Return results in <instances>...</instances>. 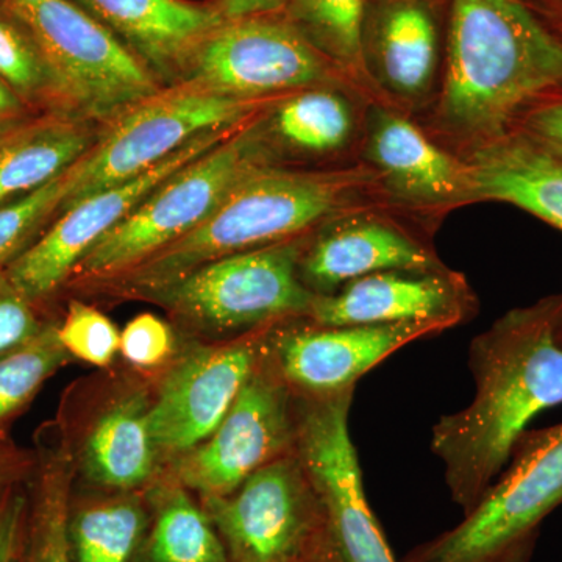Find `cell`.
Here are the masks:
<instances>
[{
    "label": "cell",
    "instance_id": "21",
    "mask_svg": "<svg viewBox=\"0 0 562 562\" xmlns=\"http://www.w3.org/2000/svg\"><path fill=\"white\" fill-rule=\"evenodd\" d=\"M368 77L392 98L420 102L435 90L438 33L427 7L397 0L376 18L364 54Z\"/></svg>",
    "mask_w": 562,
    "mask_h": 562
},
{
    "label": "cell",
    "instance_id": "36",
    "mask_svg": "<svg viewBox=\"0 0 562 562\" xmlns=\"http://www.w3.org/2000/svg\"><path fill=\"white\" fill-rule=\"evenodd\" d=\"M528 138L562 161V101L547 103L528 114Z\"/></svg>",
    "mask_w": 562,
    "mask_h": 562
},
{
    "label": "cell",
    "instance_id": "7",
    "mask_svg": "<svg viewBox=\"0 0 562 562\" xmlns=\"http://www.w3.org/2000/svg\"><path fill=\"white\" fill-rule=\"evenodd\" d=\"M310 236L206 262L146 301L206 335H247L306 317L316 295L303 284L299 261Z\"/></svg>",
    "mask_w": 562,
    "mask_h": 562
},
{
    "label": "cell",
    "instance_id": "33",
    "mask_svg": "<svg viewBox=\"0 0 562 562\" xmlns=\"http://www.w3.org/2000/svg\"><path fill=\"white\" fill-rule=\"evenodd\" d=\"M41 313L43 310L0 272V357L33 341L50 324Z\"/></svg>",
    "mask_w": 562,
    "mask_h": 562
},
{
    "label": "cell",
    "instance_id": "11",
    "mask_svg": "<svg viewBox=\"0 0 562 562\" xmlns=\"http://www.w3.org/2000/svg\"><path fill=\"white\" fill-rule=\"evenodd\" d=\"M299 395L265 350L235 403L205 441L176 458L180 486L225 497L277 458L295 452Z\"/></svg>",
    "mask_w": 562,
    "mask_h": 562
},
{
    "label": "cell",
    "instance_id": "8",
    "mask_svg": "<svg viewBox=\"0 0 562 562\" xmlns=\"http://www.w3.org/2000/svg\"><path fill=\"white\" fill-rule=\"evenodd\" d=\"M0 5L35 40L72 116L106 124L165 87L72 0H0Z\"/></svg>",
    "mask_w": 562,
    "mask_h": 562
},
{
    "label": "cell",
    "instance_id": "2",
    "mask_svg": "<svg viewBox=\"0 0 562 562\" xmlns=\"http://www.w3.org/2000/svg\"><path fill=\"white\" fill-rule=\"evenodd\" d=\"M562 85V43L520 0H453L435 125L472 151Z\"/></svg>",
    "mask_w": 562,
    "mask_h": 562
},
{
    "label": "cell",
    "instance_id": "1",
    "mask_svg": "<svg viewBox=\"0 0 562 562\" xmlns=\"http://www.w3.org/2000/svg\"><path fill=\"white\" fill-rule=\"evenodd\" d=\"M558 306L560 295H553L512 310L475 336L469 349L475 395L432 427V453L464 516L505 471L531 420L562 403Z\"/></svg>",
    "mask_w": 562,
    "mask_h": 562
},
{
    "label": "cell",
    "instance_id": "19",
    "mask_svg": "<svg viewBox=\"0 0 562 562\" xmlns=\"http://www.w3.org/2000/svg\"><path fill=\"white\" fill-rule=\"evenodd\" d=\"M132 50L162 85L183 80L194 50L225 21L220 2L72 0Z\"/></svg>",
    "mask_w": 562,
    "mask_h": 562
},
{
    "label": "cell",
    "instance_id": "25",
    "mask_svg": "<svg viewBox=\"0 0 562 562\" xmlns=\"http://www.w3.org/2000/svg\"><path fill=\"white\" fill-rule=\"evenodd\" d=\"M269 139L305 155L346 149L357 132V113L347 95L328 87L306 88L276 99L262 113Z\"/></svg>",
    "mask_w": 562,
    "mask_h": 562
},
{
    "label": "cell",
    "instance_id": "39",
    "mask_svg": "<svg viewBox=\"0 0 562 562\" xmlns=\"http://www.w3.org/2000/svg\"><path fill=\"white\" fill-rule=\"evenodd\" d=\"M225 20L276 14L286 10L290 0H217Z\"/></svg>",
    "mask_w": 562,
    "mask_h": 562
},
{
    "label": "cell",
    "instance_id": "41",
    "mask_svg": "<svg viewBox=\"0 0 562 562\" xmlns=\"http://www.w3.org/2000/svg\"><path fill=\"white\" fill-rule=\"evenodd\" d=\"M554 339L562 347V295H560V306H558L557 321H554Z\"/></svg>",
    "mask_w": 562,
    "mask_h": 562
},
{
    "label": "cell",
    "instance_id": "27",
    "mask_svg": "<svg viewBox=\"0 0 562 562\" xmlns=\"http://www.w3.org/2000/svg\"><path fill=\"white\" fill-rule=\"evenodd\" d=\"M366 0H290L288 18L331 63L368 77L362 54Z\"/></svg>",
    "mask_w": 562,
    "mask_h": 562
},
{
    "label": "cell",
    "instance_id": "22",
    "mask_svg": "<svg viewBox=\"0 0 562 562\" xmlns=\"http://www.w3.org/2000/svg\"><path fill=\"white\" fill-rule=\"evenodd\" d=\"M91 122L43 114L0 139V205L31 194L72 168L91 149Z\"/></svg>",
    "mask_w": 562,
    "mask_h": 562
},
{
    "label": "cell",
    "instance_id": "24",
    "mask_svg": "<svg viewBox=\"0 0 562 562\" xmlns=\"http://www.w3.org/2000/svg\"><path fill=\"white\" fill-rule=\"evenodd\" d=\"M35 469L29 480V524L24 562H74L69 542L70 490L76 457L65 431L36 436Z\"/></svg>",
    "mask_w": 562,
    "mask_h": 562
},
{
    "label": "cell",
    "instance_id": "30",
    "mask_svg": "<svg viewBox=\"0 0 562 562\" xmlns=\"http://www.w3.org/2000/svg\"><path fill=\"white\" fill-rule=\"evenodd\" d=\"M70 360L55 322L33 341L0 357V441H9L10 425L35 401L47 380Z\"/></svg>",
    "mask_w": 562,
    "mask_h": 562
},
{
    "label": "cell",
    "instance_id": "5",
    "mask_svg": "<svg viewBox=\"0 0 562 562\" xmlns=\"http://www.w3.org/2000/svg\"><path fill=\"white\" fill-rule=\"evenodd\" d=\"M273 101L228 98L194 80L165 85L102 125L91 149L69 169L60 213L149 171L205 133L246 124Z\"/></svg>",
    "mask_w": 562,
    "mask_h": 562
},
{
    "label": "cell",
    "instance_id": "23",
    "mask_svg": "<svg viewBox=\"0 0 562 562\" xmlns=\"http://www.w3.org/2000/svg\"><path fill=\"white\" fill-rule=\"evenodd\" d=\"M149 409L150 402L136 392L99 417L79 454L81 471L92 483L131 491L150 479L158 452Z\"/></svg>",
    "mask_w": 562,
    "mask_h": 562
},
{
    "label": "cell",
    "instance_id": "9",
    "mask_svg": "<svg viewBox=\"0 0 562 562\" xmlns=\"http://www.w3.org/2000/svg\"><path fill=\"white\" fill-rule=\"evenodd\" d=\"M277 14L222 22L192 54L183 80L243 101H269L328 87L335 79V63L290 18Z\"/></svg>",
    "mask_w": 562,
    "mask_h": 562
},
{
    "label": "cell",
    "instance_id": "35",
    "mask_svg": "<svg viewBox=\"0 0 562 562\" xmlns=\"http://www.w3.org/2000/svg\"><path fill=\"white\" fill-rule=\"evenodd\" d=\"M27 483L10 487L0 497V562L25 561L31 505Z\"/></svg>",
    "mask_w": 562,
    "mask_h": 562
},
{
    "label": "cell",
    "instance_id": "15",
    "mask_svg": "<svg viewBox=\"0 0 562 562\" xmlns=\"http://www.w3.org/2000/svg\"><path fill=\"white\" fill-rule=\"evenodd\" d=\"M271 327L191 351L172 366L150 402L158 453L180 457L216 430L260 362Z\"/></svg>",
    "mask_w": 562,
    "mask_h": 562
},
{
    "label": "cell",
    "instance_id": "31",
    "mask_svg": "<svg viewBox=\"0 0 562 562\" xmlns=\"http://www.w3.org/2000/svg\"><path fill=\"white\" fill-rule=\"evenodd\" d=\"M69 169L40 190L0 205V272H5L58 216L69 191Z\"/></svg>",
    "mask_w": 562,
    "mask_h": 562
},
{
    "label": "cell",
    "instance_id": "3",
    "mask_svg": "<svg viewBox=\"0 0 562 562\" xmlns=\"http://www.w3.org/2000/svg\"><path fill=\"white\" fill-rule=\"evenodd\" d=\"M373 187L379 188L375 173L366 165L338 171L257 166L198 227L98 286L147 299L206 262L310 235L349 213L361 192Z\"/></svg>",
    "mask_w": 562,
    "mask_h": 562
},
{
    "label": "cell",
    "instance_id": "10",
    "mask_svg": "<svg viewBox=\"0 0 562 562\" xmlns=\"http://www.w3.org/2000/svg\"><path fill=\"white\" fill-rule=\"evenodd\" d=\"M203 501L231 562H303L327 535L324 506L297 452L258 469L232 494Z\"/></svg>",
    "mask_w": 562,
    "mask_h": 562
},
{
    "label": "cell",
    "instance_id": "37",
    "mask_svg": "<svg viewBox=\"0 0 562 562\" xmlns=\"http://www.w3.org/2000/svg\"><path fill=\"white\" fill-rule=\"evenodd\" d=\"M35 469V452L18 449L10 441H0V497L10 487L27 483Z\"/></svg>",
    "mask_w": 562,
    "mask_h": 562
},
{
    "label": "cell",
    "instance_id": "29",
    "mask_svg": "<svg viewBox=\"0 0 562 562\" xmlns=\"http://www.w3.org/2000/svg\"><path fill=\"white\" fill-rule=\"evenodd\" d=\"M0 79L38 116L70 114L43 52L27 29L3 5H0Z\"/></svg>",
    "mask_w": 562,
    "mask_h": 562
},
{
    "label": "cell",
    "instance_id": "14",
    "mask_svg": "<svg viewBox=\"0 0 562 562\" xmlns=\"http://www.w3.org/2000/svg\"><path fill=\"white\" fill-rule=\"evenodd\" d=\"M442 331L431 322L327 327L299 317L272 325L266 351L295 394L330 397L355 391L362 375L402 347Z\"/></svg>",
    "mask_w": 562,
    "mask_h": 562
},
{
    "label": "cell",
    "instance_id": "34",
    "mask_svg": "<svg viewBox=\"0 0 562 562\" xmlns=\"http://www.w3.org/2000/svg\"><path fill=\"white\" fill-rule=\"evenodd\" d=\"M176 346L172 328L155 314L133 317L121 331L120 353L139 369H154L171 358Z\"/></svg>",
    "mask_w": 562,
    "mask_h": 562
},
{
    "label": "cell",
    "instance_id": "12",
    "mask_svg": "<svg viewBox=\"0 0 562 562\" xmlns=\"http://www.w3.org/2000/svg\"><path fill=\"white\" fill-rule=\"evenodd\" d=\"M353 392L299 395L295 452L324 506L327 531L341 562H397L366 497L349 416Z\"/></svg>",
    "mask_w": 562,
    "mask_h": 562
},
{
    "label": "cell",
    "instance_id": "32",
    "mask_svg": "<svg viewBox=\"0 0 562 562\" xmlns=\"http://www.w3.org/2000/svg\"><path fill=\"white\" fill-rule=\"evenodd\" d=\"M57 331L72 360L106 368L120 353L121 331L110 317L88 303L70 301Z\"/></svg>",
    "mask_w": 562,
    "mask_h": 562
},
{
    "label": "cell",
    "instance_id": "18",
    "mask_svg": "<svg viewBox=\"0 0 562 562\" xmlns=\"http://www.w3.org/2000/svg\"><path fill=\"white\" fill-rule=\"evenodd\" d=\"M443 268L435 251L408 231L372 213H346L312 233L299 273L314 295L391 269Z\"/></svg>",
    "mask_w": 562,
    "mask_h": 562
},
{
    "label": "cell",
    "instance_id": "26",
    "mask_svg": "<svg viewBox=\"0 0 562 562\" xmlns=\"http://www.w3.org/2000/svg\"><path fill=\"white\" fill-rule=\"evenodd\" d=\"M146 530V514L135 497L81 506L69 514L74 562H132Z\"/></svg>",
    "mask_w": 562,
    "mask_h": 562
},
{
    "label": "cell",
    "instance_id": "13",
    "mask_svg": "<svg viewBox=\"0 0 562 562\" xmlns=\"http://www.w3.org/2000/svg\"><path fill=\"white\" fill-rule=\"evenodd\" d=\"M246 124L205 133L135 179L74 203L55 217L16 261L11 262L7 276L29 301L43 310L68 284L83 255L114 225L127 217L158 184L220 146Z\"/></svg>",
    "mask_w": 562,
    "mask_h": 562
},
{
    "label": "cell",
    "instance_id": "40",
    "mask_svg": "<svg viewBox=\"0 0 562 562\" xmlns=\"http://www.w3.org/2000/svg\"><path fill=\"white\" fill-rule=\"evenodd\" d=\"M303 562H341L338 553H336L335 547H333L328 531L327 535L322 538V541L317 543L316 549H314Z\"/></svg>",
    "mask_w": 562,
    "mask_h": 562
},
{
    "label": "cell",
    "instance_id": "16",
    "mask_svg": "<svg viewBox=\"0 0 562 562\" xmlns=\"http://www.w3.org/2000/svg\"><path fill=\"white\" fill-rule=\"evenodd\" d=\"M476 297L461 273L391 269L361 277L328 295H316L306 319L327 327L431 322L449 328L471 321Z\"/></svg>",
    "mask_w": 562,
    "mask_h": 562
},
{
    "label": "cell",
    "instance_id": "20",
    "mask_svg": "<svg viewBox=\"0 0 562 562\" xmlns=\"http://www.w3.org/2000/svg\"><path fill=\"white\" fill-rule=\"evenodd\" d=\"M475 201L512 203L562 232V161L525 136L505 135L469 157Z\"/></svg>",
    "mask_w": 562,
    "mask_h": 562
},
{
    "label": "cell",
    "instance_id": "38",
    "mask_svg": "<svg viewBox=\"0 0 562 562\" xmlns=\"http://www.w3.org/2000/svg\"><path fill=\"white\" fill-rule=\"evenodd\" d=\"M35 117H38V114L0 79V139L24 127Z\"/></svg>",
    "mask_w": 562,
    "mask_h": 562
},
{
    "label": "cell",
    "instance_id": "4",
    "mask_svg": "<svg viewBox=\"0 0 562 562\" xmlns=\"http://www.w3.org/2000/svg\"><path fill=\"white\" fill-rule=\"evenodd\" d=\"M265 110L231 138L158 184L83 255L68 284H101L135 268L198 227L251 169L272 162V144L262 125Z\"/></svg>",
    "mask_w": 562,
    "mask_h": 562
},
{
    "label": "cell",
    "instance_id": "28",
    "mask_svg": "<svg viewBox=\"0 0 562 562\" xmlns=\"http://www.w3.org/2000/svg\"><path fill=\"white\" fill-rule=\"evenodd\" d=\"M179 487L158 503L150 535V561L231 562L209 514Z\"/></svg>",
    "mask_w": 562,
    "mask_h": 562
},
{
    "label": "cell",
    "instance_id": "6",
    "mask_svg": "<svg viewBox=\"0 0 562 562\" xmlns=\"http://www.w3.org/2000/svg\"><path fill=\"white\" fill-rule=\"evenodd\" d=\"M562 505V422L527 430L505 471L452 530L402 562H530L543 520Z\"/></svg>",
    "mask_w": 562,
    "mask_h": 562
},
{
    "label": "cell",
    "instance_id": "17",
    "mask_svg": "<svg viewBox=\"0 0 562 562\" xmlns=\"http://www.w3.org/2000/svg\"><path fill=\"white\" fill-rule=\"evenodd\" d=\"M366 166L401 205L442 210L475 201L469 161L443 150L397 111L375 103L366 117Z\"/></svg>",
    "mask_w": 562,
    "mask_h": 562
}]
</instances>
